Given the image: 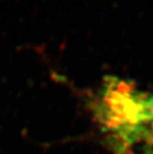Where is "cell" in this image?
<instances>
[{
	"mask_svg": "<svg viewBox=\"0 0 153 154\" xmlns=\"http://www.w3.org/2000/svg\"><path fill=\"white\" fill-rule=\"evenodd\" d=\"M102 124L121 146H144L153 151V93L120 82L103 103Z\"/></svg>",
	"mask_w": 153,
	"mask_h": 154,
	"instance_id": "1",
	"label": "cell"
}]
</instances>
